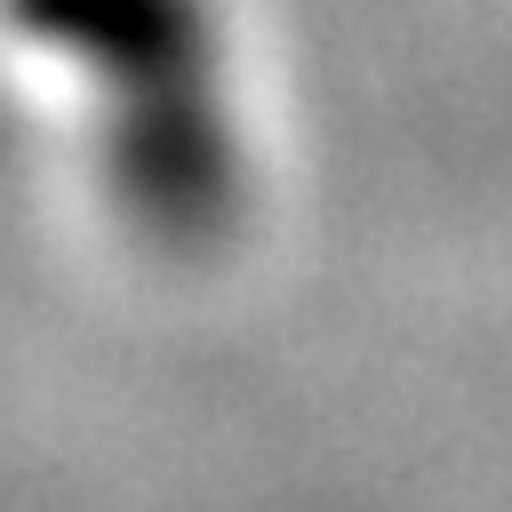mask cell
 <instances>
[{
    "label": "cell",
    "mask_w": 512,
    "mask_h": 512,
    "mask_svg": "<svg viewBox=\"0 0 512 512\" xmlns=\"http://www.w3.org/2000/svg\"><path fill=\"white\" fill-rule=\"evenodd\" d=\"M96 176L112 208L160 248H208L248 200V144L224 80L104 104L96 112Z\"/></svg>",
    "instance_id": "cell-1"
},
{
    "label": "cell",
    "mask_w": 512,
    "mask_h": 512,
    "mask_svg": "<svg viewBox=\"0 0 512 512\" xmlns=\"http://www.w3.org/2000/svg\"><path fill=\"white\" fill-rule=\"evenodd\" d=\"M8 32L104 104L168 96L224 80V8L216 0H0Z\"/></svg>",
    "instance_id": "cell-2"
}]
</instances>
